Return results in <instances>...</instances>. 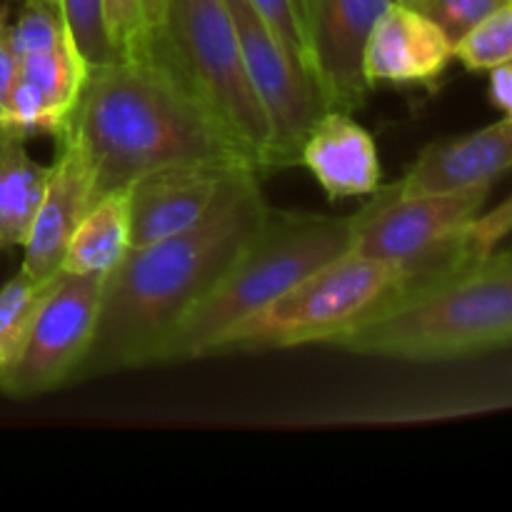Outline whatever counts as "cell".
I'll use <instances>...</instances> for the list:
<instances>
[{
	"label": "cell",
	"instance_id": "1",
	"mask_svg": "<svg viewBox=\"0 0 512 512\" xmlns=\"http://www.w3.org/2000/svg\"><path fill=\"white\" fill-rule=\"evenodd\" d=\"M268 210L260 173L250 170L203 223L130 250L105 275L98 328L75 380L163 363L175 330L228 273Z\"/></svg>",
	"mask_w": 512,
	"mask_h": 512
},
{
	"label": "cell",
	"instance_id": "2",
	"mask_svg": "<svg viewBox=\"0 0 512 512\" xmlns=\"http://www.w3.org/2000/svg\"><path fill=\"white\" fill-rule=\"evenodd\" d=\"M65 140L83 160L95 200L173 165H255L240 140L153 55L90 68Z\"/></svg>",
	"mask_w": 512,
	"mask_h": 512
},
{
	"label": "cell",
	"instance_id": "3",
	"mask_svg": "<svg viewBox=\"0 0 512 512\" xmlns=\"http://www.w3.org/2000/svg\"><path fill=\"white\" fill-rule=\"evenodd\" d=\"M333 345L370 358L443 363L512 345V250L413 280Z\"/></svg>",
	"mask_w": 512,
	"mask_h": 512
},
{
	"label": "cell",
	"instance_id": "4",
	"mask_svg": "<svg viewBox=\"0 0 512 512\" xmlns=\"http://www.w3.org/2000/svg\"><path fill=\"white\" fill-rule=\"evenodd\" d=\"M353 250L350 215L268 210L228 273L180 323L163 363L215 355L225 335L323 265Z\"/></svg>",
	"mask_w": 512,
	"mask_h": 512
},
{
	"label": "cell",
	"instance_id": "5",
	"mask_svg": "<svg viewBox=\"0 0 512 512\" xmlns=\"http://www.w3.org/2000/svg\"><path fill=\"white\" fill-rule=\"evenodd\" d=\"M145 55L165 65L263 170L278 168L273 130L245 70L225 0H168L163 28Z\"/></svg>",
	"mask_w": 512,
	"mask_h": 512
},
{
	"label": "cell",
	"instance_id": "6",
	"mask_svg": "<svg viewBox=\"0 0 512 512\" xmlns=\"http://www.w3.org/2000/svg\"><path fill=\"white\" fill-rule=\"evenodd\" d=\"M405 283L398 265L345 253L323 265L263 310L235 325L215 355L265 353L298 345H333L350 325Z\"/></svg>",
	"mask_w": 512,
	"mask_h": 512
},
{
	"label": "cell",
	"instance_id": "7",
	"mask_svg": "<svg viewBox=\"0 0 512 512\" xmlns=\"http://www.w3.org/2000/svg\"><path fill=\"white\" fill-rule=\"evenodd\" d=\"M493 183L455 193L403 195L385 185L353 218V250L398 265L405 283L468 263L465 228L480 215ZM403 283V285H405Z\"/></svg>",
	"mask_w": 512,
	"mask_h": 512
},
{
	"label": "cell",
	"instance_id": "8",
	"mask_svg": "<svg viewBox=\"0 0 512 512\" xmlns=\"http://www.w3.org/2000/svg\"><path fill=\"white\" fill-rule=\"evenodd\" d=\"M103 283V275L60 270L18 353L0 373V393L28 400L73 383L98 328Z\"/></svg>",
	"mask_w": 512,
	"mask_h": 512
},
{
	"label": "cell",
	"instance_id": "9",
	"mask_svg": "<svg viewBox=\"0 0 512 512\" xmlns=\"http://www.w3.org/2000/svg\"><path fill=\"white\" fill-rule=\"evenodd\" d=\"M240 38L248 80L268 115L278 168L300 165V148L315 120L328 110L313 80L270 33L248 0H225Z\"/></svg>",
	"mask_w": 512,
	"mask_h": 512
},
{
	"label": "cell",
	"instance_id": "10",
	"mask_svg": "<svg viewBox=\"0 0 512 512\" xmlns=\"http://www.w3.org/2000/svg\"><path fill=\"white\" fill-rule=\"evenodd\" d=\"M395 0H300L310 78L328 110L355 113L370 95L363 53L375 20Z\"/></svg>",
	"mask_w": 512,
	"mask_h": 512
},
{
	"label": "cell",
	"instance_id": "11",
	"mask_svg": "<svg viewBox=\"0 0 512 512\" xmlns=\"http://www.w3.org/2000/svg\"><path fill=\"white\" fill-rule=\"evenodd\" d=\"M253 165H173L143 175L128 188L133 248L173 238L203 223L233 180ZM260 173V170H258Z\"/></svg>",
	"mask_w": 512,
	"mask_h": 512
},
{
	"label": "cell",
	"instance_id": "12",
	"mask_svg": "<svg viewBox=\"0 0 512 512\" xmlns=\"http://www.w3.org/2000/svg\"><path fill=\"white\" fill-rule=\"evenodd\" d=\"M455 43L438 23L408 3H390L375 20L363 53V73L375 85H430L448 70Z\"/></svg>",
	"mask_w": 512,
	"mask_h": 512
},
{
	"label": "cell",
	"instance_id": "13",
	"mask_svg": "<svg viewBox=\"0 0 512 512\" xmlns=\"http://www.w3.org/2000/svg\"><path fill=\"white\" fill-rule=\"evenodd\" d=\"M93 205V183L83 160L73 145L58 140V155L50 163L48 188L23 245L20 270L35 280H53L63 270L70 238Z\"/></svg>",
	"mask_w": 512,
	"mask_h": 512
},
{
	"label": "cell",
	"instance_id": "14",
	"mask_svg": "<svg viewBox=\"0 0 512 512\" xmlns=\"http://www.w3.org/2000/svg\"><path fill=\"white\" fill-rule=\"evenodd\" d=\"M510 168L512 118H503L478 133L428 145L393 188L403 195L455 193L493 183Z\"/></svg>",
	"mask_w": 512,
	"mask_h": 512
},
{
	"label": "cell",
	"instance_id": "15",
	"mask_svg": "<svg viewBox=\"0 0 512 512\" xmlns=\"http://www.w3.org/2000/svg\"><path fill=\"white\" fill-rule=\"evenodd\" d=\"M300 165L313 173L330 200L373 195L380 188L378 145L353 113L325 110L300 148Z\"/></svg>",
	"mask_w": 512,
	"mask_h": 512
},
{
	"label": "cell",
	"instance_id": "16",
	"mask_svg": "<svg viewBox=\"0 0 512 512\" xmlns=\"http://www.w3.org/2000/svg\"><path fill=\"white\" fill-rule=\"evenodd\" d=\"M48 180L50 165L30 158L25 135L0 125V253L25 245Z\"/></svg>",
	"mask_w": 512,
	"mask_h": 512
},
{
	"label": "cell",
	"instance_id": "17",
	"mask_svg": "<svg viewBox=\"0 0 512 512\" xmlns=\"http://www.w3.org/2000/svg\"><path fill=\"white\" fill-rule=\"evenodd\" d=\"M133 250L128 188L95 200L80 220L63 258V273L110 275Z\"/></svg>",
	"mask_w": 512,
	"mask_h": 512
},
{
	"label": "cell",
	"instance_id": "18",
	"mask_svg": "<svg viewBox=\"0 0 512 512\" xmlns=\"http://www.w3.org/2000/svg\"><path fill=\"white\" fill-rule=\"evenodd\" d=\"M88 73L90 65L85 63V58L68 35V38L60 40L53 48L20 58L18 80H23L43 100V105L50 110L55 123H58L60 135L68 128L70 115H73L75 103H78L80 93H83Z\"/></svg>",
	"mask_w": 512,
	"mask_h": 512
},
{
	"label": "cell",
	"instance_id": "19",
	"mask_svg": "<svg viewBox=\"0 0 512 512\" xmlns=\"http://www.w3.org/2000/svg\"><path fill=\"white\" fill-rule=\"evenodd\" d=\"M168 0H105L110 43L118 58H140L163 28Z\"/></svg>",
	"mask_w": 512,
	"mask_h": 512
},
{
	"label": "cell",
	"instance_id": "20",
	"mask_svg": "<svg viewBox=\"0 0 512 512\" xmlns=\"http://www.w3.org/2000/svg\"><path fill=\"white\" fill-rule=\"evenodd\" d=\"M53 280H35L20 270L15 278H10L0 288V373L8 368L10 360L18 353L20 343H23Z\"/></svg>",
	"mask_w": 512,
	"mask_h": 512
},
{
	"label": "cell",
	"instance_id": "21",
	"mask_svg": "<svg viewBox=\"0 0 512 512\" xmlns=\"http://www.w3.org/2000/svg\"><path fill=\"white\" fill-rule=\"evenodd\" d=\"M455 60L468 70H493L512 60V0L455 43Z\"/></svg>",
	"mask_w": 512,
	"mask_h": 512
},
{
	"label": "cell",
	"instance_id": "22",
	"mask_svg": "<svg viewBox=\"0 0 512 512\" xmlns=\"http://www.w3.org/2000/svg\"><path fill=\"white\" fill-rule=\"evenodd\" d=\"M58 8L70 40L90 68L113 63L118 58L110 43L105 0H58Z\"/></svg>",
	"mask_w": 512,
	"mask_h": 512
},
{
	"label": "cell",
	"instance_id": "23",
	"mask_svg": "<svg viewBox=\"0 0 512 512\" xmlns=\"http://www.w3.org/2000/svg\"><path fill=\"white\" fill-rule=\"evenodd\" d=\"M5 35H8L10 48L15 50L20 60L25 55L58 45L60 40L68 38V30H65L58 8L45 3H25L18 20L13 25H5Z\"/></svg>",
	"mask_w": 512,
	"mask_h": 512
},
{
	"label": "cell",
	"instance_id": "24",
	"mask_svg": "<svg viewBox=\"0 0 512 512\" xmlns=\"http://www.w3.org/2000/svg\"><path fill=\"white\" fill-rule=\"evenodd\" d=\"M248 3L253 5L255 13L263 18V23L268 25L270 33L283 43V48L288 50L290 58L298 63V68L310 78L308 45H305L303 18H300V0H248Z\"/></svg>",
	"mask_w": 512,
	"mask_h": 512
},
{
	"label": "cell",
	"instance_id": "25",
	"mask_svg": "<svg viewBox=\"0 0 512 512\" xmlns=\"http://www.w3.org/2000/svg\"><path fill=\"white\" fill-rule=\"evenodd\" d=\"M508 3L510 0H410L408 5L428 15L453 43H458L470 28Z\"/></svg>",
	"mask_w": 512,
	"mask_h": 512
},
{
	"label": "cell",
	"instance_id": "26",
	"mask_svg": "<svg viewBox=\"0 0 512 512\" xmlns=\"http://www.w3.org/2000/svg\"><path fill=\"white\" fill-rule=\"evenodd\" d=\"M512 233V195L498 208L485 215H475L465 228V253L468 260L485 258Z\"/></svg>",
	"mask_w": 512,
	"mask_h": 512
},
{
	"label": "cell",
	"instance_id": "27",
	"mask_svg": "<svg viewBox=\"0 0 512 512\" xmlns=\"http://www.w3.org/2000/svg\"><path fill=\"white\" fill-rule=\"evenodd\" d=\"M20 73V60L15 50L10 48L5 28L0 30V108H8L10 93H13L15 83H18Z\"/></svg>",
	"mask_w": 512,
	"mask_h": 512
},
{
	"label": "cell",
	"instance_id": "28",
	"mask_svg": "<svg viewBox=\"0 0 512 512\" xmlns=\"http://www.w3.org/2000/svg\"><path fill=\"white\" fill-rule=\"evenodd\" d=\"M490 103L512 118V60L490 70Z\"/></svg>",
	"mask_w": 512,
	"mask_h": 512
},
{
	"label": "cell",
	"instance_id": "29",
	"mask_svg": "<svg viewBox=\"0 0 512 512\" xmlns=\"http://www.w3.org/2000/svg\"><path fill=\"white\" fill-rule=\"evenodd\" d=\"M25 3H45V5H53V8H58V0H25Z\"/></svg>",
	"mask_w": 512,
	"mask_h": 512
},
{
	"label": "cell",
	"instance_id": "30",
	"mask_svg": "<svg viewBox=\"0 0 512 512\" xmlns=\"http://www.w3.org/2000/svg\"><path fill=\"white\" fill-rule=\"evenodd\" d=\"M3 123H5V110L0 108V125H3Z\"/></svg>",
	"mask_w": 512,
	"mask_h": 512
},
{
	"label": "cell",
	"instance_id": "31",
	"mask_svg": "<svg viewBox=\"0 0 512 512\" xmlns=\"http://www.w3.org/2000/svg\"><path fill=\"white\" fill-rule=\"evenodd\" d=\"M5 28V18H3V13H0V30Z\"/></svg>",
	"mask_w": 512,
	"mask_h": 512
},
{
	"label": "cell",
	"instance_id": "32",
	"mask_svg": "<svg viewBox=\"0 0 512 512\" xmlns=\"http://www.w3.org/2000/svg\"><path fill=\"white\" fill-rule=\"evenodd\" d=\"M395 3H410V0H395Z\"/></svg>",
	"mask_w": 512,
	"mask_h": 512
}]
</instances>
